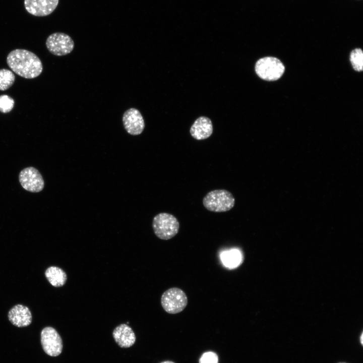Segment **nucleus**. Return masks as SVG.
<instances>
[{"instance_id": "nucleus-1", "label": "nucleus", "mask_w": 363, "mask_h": 363, "mask_svg": "<svg viewBox=\"0 0 363 363\" xmlns=\"http://www.w3.org/2000/svg\"><path fill=\"white\" fill-rule=\"evenodd\" d=\"M7 63L14 73L26 79L36 78L43 70L40 58L32 52L24 49L11 51L7 56Z\"/></svg>"}, {"instance_id": "nucleus-2", "label": "nucleus", "mask_w": 363, "mask_h": 363, "mask_svg": "<svg viewBox=\"0 0 363 363\" xmlns=\"http://www.w3.org/2000/svg\"><path fill=\"white\" fill-rule=\"evenodd\" d=\"M235 199L229 191L215 190L204 197L203 204L208 210L214 212H223L230 210L234 205Z\"/></svg>"}, {"instance_id": "nucleus-3", "label": "nucleus", "mask_w": 363, "mask_h": 363, "mask_svg": "<svg viewBox=\"0 0 363 363\" xmlns=\"http://www.w3.org/2000/svg\"><path fill=\"white\" fill-rule=\"evenodd\" d=\"M152 227L157 237L161 239L168 240L178 233L179 223L174 216L164 212L154 216Z\"/></svg>"}, {"instance_id": "nucleus-4", "label": "nucleus", "mask_w": 363, "mask_h": 363, "mask_svg": "<svg viewBox=\"0 0 363 363\" xmlns=\"http://www.w3.org/2000/svg\"><path fill=\"white\" fill-rule=\"evenodd\" d=\"M255 70L257 75L262 79L273 81L281 77L284 73L285 67L278 58L266 56L257 61Z\"/></svg>"}, {"instance_id": "nucleus-5", "label": "nucleus", "mask_w": 363, "mask_h": 363, "mask_svg": "<svg viewBox=\"0 0 363 363\" xmlns=\"http://www.w3.org/2000/svg\"><path fill=\"white\" fill-rule=\"evenodd\" d=\"M188 302V297L185 292L177 287L168 289L162 293L161 297V304L163 309L170 314L182 312L187 307Z\"/></svg>"}, {"instance_id": "nucleus-6", "label": "nucleus", "mask_w": 363, "mask_h": 363, "mask_svg": "<svg viewBox=\"0 0 363 363\" xmlns=\"http://www.w3.org/2000/svg\"><path fill=\"white\" fill-rule=\"evenodd\" d=\"M45 44L49 52L57 56L67 55L74 48V42L72 38L63 32L50 34L47 38Z\"/></svg>"}, {"instance_id": "nucleus-7", "label": "nucleus", "mask_w": 363, "mask_h": 363, "mask_svg": "<svg viewBox=\"0 0 363 363\" xmlns=\"http://www.w3.org/2000/svg\"><path fill=\"white\" fill-rule=\"evenodd\" d=\"M40 337L42 347L47 354L56 356L62 353L63 341L54 328L50 326L44 328L41 332Z\"/></svg>"}, {"instance_id": "nucleus-8", "label": "nucleus", "mask_w": 363, "mask_h": 363, "mask_svg": "<svg viewBox=\"0 0 363 363\" xmlns=\"http://www.w3.org/2000/svg\"><path fill=\"white\" fill-rule=\"evenodd\" d=\"M19 179L22 187L30 192H39L44 187L42 176L33 167H26L22 170L19 175Z\"/></svg>"}, {"instance_id": "nucleus-9", "label": "nucleus", "mask_w": 363, "mask_h": 363, "mask_svg": "<svg viewBox=\"0 0 363 363\" xmlns=\"http://www.w3.org/2000/svg\"><path fill=\"white\" fill-rule=\"evenodd\" d=\"M123 123L126 131L130 135L141 134L145 128V122L140 112L136 108L127 110L123 115Z\"/></svg>"}, {"instance_id": "nucleus-10", "label": "nucleus", "mask_w": 363, "mask_h": 363, "mask_svg": "<svg viewBox=\"0 0 363 363\" xmlns=\"http://www.w3.org/2000/svg\"><path fill=\"white\" fill-rule=\"evenodd\" d=\"M59 0H24L26 10L37 17H44L51 14L56 8Z\"/></svg>"}, {"instance_id": "nucleus-11", "label": "nucleus", "mask_w": 363, "mask_h": 363, "mask_svg": "<svg viewBox=\"0 0 363 363\" xmlns=\"http://www.w3.org/2000/svg\"><path fill=\"white\" fill-rule=\"evenodd\" d=\"M8 317L11 323L18 327H27L31 323L32 320L30 309L21 304L13 306L9 310Z\"/></svg>"}, {"instance_id": "nucleus-12", "label": "nucleus", "mask_w": 363, "mask_h": 363, "mask_svg": "<svg viewBox=\"0 0 363 363\" xmlns=\"http://www.w3.org/2000/svg\"><path fill=\"white\" fill-rule=\"evenodd\" d=\"M113 337L119 346L129 348L136 341V336L132 329L126 324L116 327L112 332Z\"/></svg>"}, {"instance_id": "nucleus-13", "label": "nucleus", "mask_w": 363, "mask_h": 363, "mask_svg": "<svg viewBox=\"0 0 363 363\" xmlns=\"http://www.w3.org/2000/svg\"><path fill=\"white\" fill-rule=\"evenodd\" d=\"M190 132L192 137L198 140L209 138L213 133L211 119L205 116L199 117L191 126Z\"/></svg>"}, {"instance_id": "nucleus-14", "label": "nucleus", "mask_w": 363, "mask_h": 363, "mask_svg": "<svg viewBox=\"0 0 363 363\" xmlns=\"http://www.w3.org/2000/svg\"><path fill=\"white\" fill-rule=\"evenodd\" d=\"M44 275L50 284L55 287L63 286L67 280L66 272L60 268L55 266L48 267Z\"/></svg>"}, {"instance_id": "nucleus-15", "label": "nucleus", "mask_w": 363, "mask_h": 363, "mask_svg": "<svg viewBox=\"0 0 363 363\" xmlns=\"http://www.w3.org/2000/svg\"><path fill=\"white\" fill-rule=\"evenodd\" d=\"M241 254L237 250L225 251L221 254V260L227 267L233 268L239 264L241 261Z\"/></svg>"}, {"instance_id": "nucleus-16", "label": "nucleus", "mask_w": 363, "mask_h": 363, "mask_svg": "<svg viewBox=\"0 0 363 363\" xmlns=\"http://www.w3.org/2000/svg\"><path fill=\"white\" fill-rule=\"evenodd\" d=\"M15 76L10 70L6 69L0 70V90L9 89L14 83Z\"/></svg>"}, {"instance_id": "nucleus-17", "label": "nucleus", "mask_w": 363, "mask_h": 363, "mask_svg": "<svg viewBox=\"0 0 363 363\" xmlns=\"http://www.w3.org/2000/svg\"><path fill=\"white\" fill-rule=\"evenodd\" d=\"M350 61L355 71L357 72H361L362 71L363 52L361 49L356 48L351 51Z\"/></svg>"}, {"instance_id": "nucleus-18", "label": "nucleus", "mask_w": 363, "mask_h": 363, "mask_svg": "<svg viewBox=\"0 0 363 363\" xmlns=\"http://www.w3.org/2000/svg\"><path fill=\"white\" fill-rule=\"evenodd\" d=\"M15 104L14 100L7 95H0V112L8 113L13 108Z\"/></svg>"}, {"instance_id": "nucleus-19", "label": "nucleus", "mask_w": 363, "mask_h": 363, "mask_svg": "<svg viewBox=\"0 0 363 363\" xmlns=\"http://www.w3.org/2000/svg\"><path fill=\"white\" fill-rule=\"evenodd\" d=\"M218 357L212 351L205 352L199 359V363H218Z\"/></svg>"}, {"instance_id": "nucleus-20", "label": "nucleus", "mask_w": 363, "mask_h": 363, "mask_svg": "<svg viewBox=\"0 0 363 363\" xmlns=\"http://www.w3.org/2000/svg\"><path fill=\"white\" fill-rule=\"evenodd\" d=\"M160 363H175V362H173V361H170V360H166V361H164L161 362H160Z\"/></svg>"}, {"instance_id": "nucleus-21", "label": "nucleus", "mask_w": 363, "mask_h": 363, "mask_svg": "<svg viewBox=\"0 0 363 363\" xmlns=\"http://www.w3.org/2000/svg\"><path fill=\"white\" fill-rule=\"evenodd\" d=\"M362 336H363V334H362V333H361V336H360V342H361V345H362V343H363Z\"/></svg>"}, {"instance_id": "nucleus-22", "label": "nucleus", "mask_w": 363, "mask_h": 363, "mask_svg": "<svg viewBox=\"0 0 363 363\" xmlns=\"http://www.w3.org/2000/svg\"><path fill=\"white\" fill-rule=\"evenodd\" d=\"M339 363H346V362H339Z\"/></svg>"}]
</instances>
